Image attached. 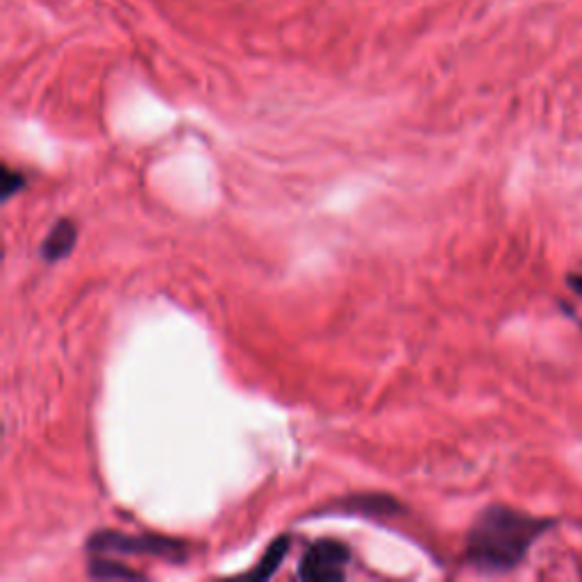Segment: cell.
<instances>
[{"instance_id":"7","label":"cell","mask_w":582,"mask_h":582,"mask_svg":"<svg viewBox=\"0 0 582 582\" xmlns=\"http://www.w3.org/2000/svg\"><path fill=\"white\" fill-rule=\"evenodd\" d=\"M89 573L94 578H141V573L128 567H121V564L110 560H94L89 567Z\"/></svg>"},{"instance_id":"5","label":"cell","mask_w":582,"mask_h":582,"mask_svg":"<svg viewBox=\"0 0 582 582\" xmlns=\"http://www.w3.org/2000/svg\"><path fill=\"white\" fill-rule=\"evenodd\" d=\"M342 512L346 514H362V517H389V514L401 512L394 498L389 496H355L342 503Z\"/></svg>"},{"instance_id":"8","label":"cell","mask_w":582,"mask_h":582,"mask_svg":"<svg viewBox=\"0 0 582 582\" xmlns=\"http://www.w3.org/2000/svg\"><path fill=\"white\" fill-rule=\"evenodd\" d=\"M3 198H10L16 189H21L23 187V176H19V173H12V171H7L3 173Z\"/></svg>"},{"instance_id":"1","label":"cell","mask_w":582,"mask_h":582,"mask_svg":"<svg viewBox=\"0 0 582 582\" xmlns=\"http://www.w3.org/2000/svg\"><path fill=\"white\" fill-rule=\"evenodd\" d=\"M555 523V519L535 517L510 505H489L473 521L464 560L482 573H510L526 562L532 546Z\"/></svg>"},{"instance_id":"2","label":"cell","mask_w":582,"mask_h":582,"mask_svg":"<svg viewBox=\"0 0 582 582\" xmlns=\"http://www.w3.org/2000/svg\"><path fill=\"white\" fill-rule=\"evenodd\" d=\"M89 551L94 553H132V555H157L166 560L180 562L185 557V544L157 535H123V532H98L89 539Z\"/></svg>"},{"instance_id":"4","label":"cell","mask_w":582,"mask_h":582,"mask_svg":"<svg viewBox=\"0 0 582 582\" xmlns=\"http://www.w3.org/2000/svg\"><path fill=\"white\" fill-rule=\"evenodd\" d=\"M76 239H78L76 223H73L71 219H62L51 232H48V237L44 239V244H41L39 253L46 262H60L73 251Z\"/></svg>"},{"instance_id":"9","label":"cell","mask_w":582,"mask_h":582,"mask_svg":"<svg viewBox=\"0 0 582 582\" xmlns=\"http://www.w3.org/2000/svg\"><path fill=\"white\" fill-rule=\"evenodd\" d=\"M569 285L573 291H576V294L582 296V276L580 273H576V276H569Z\"/></svg>"},{"instance_id":"3","label":"cell","mask_w":582,"mask_h":582,"mask_svg":"<svg viewBox=\"0 0 582 582\" xmlns=\"http://www.w3.org/2000/svg\"><path fill=\"white\" fill-rule=\"evenodd\" d=\"M351 551L342 542L321 539L307 548L298 564V576L305 580H342Z\"/></svg>"},{"instance_id":"6","label":"cell","mask_w":582,"mask_h":582,"mask_svg":"<svg viewBox=\"0 0 582 582\" xmlns=\"http://www.w3.org/2000/svg\"><path fill=\"white\" fill-rule=\"evenodd\" d=\"M287 542H289L287 537H280L278 542H273L269 546V551H266V555L262 557L260 564H257V569L253 571L255 578H269V576H273V571H276L280 567L282 557H285V553H287Z\"/></svg>"}]
</instances>
